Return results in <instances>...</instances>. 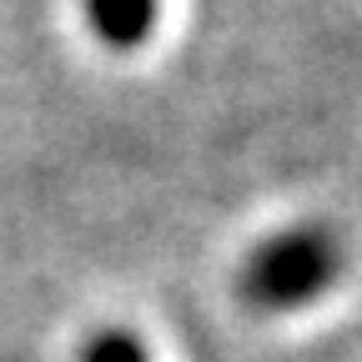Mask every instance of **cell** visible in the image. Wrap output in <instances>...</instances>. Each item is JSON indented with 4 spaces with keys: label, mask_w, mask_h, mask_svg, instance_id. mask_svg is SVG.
<instances>
[{
    "label": "cell",
    "mask_w": 362,
    "mask_h": 362,
    "mask_svg": "<svg viewBox=\"0 0 362 362\" xmlns=\"http://www.w3.org/2000/svg\"><path fill=\"white\" fill-rule=\"evenodd\" d=\"M337 267H342L337 237L322 226H297V232H282L252 252V262L242 267V292L262 312H287L327 292Z\"/></svg>",
    "instance_id": "obj_1"
},
{
    "label": "cell",
    "mask_w": 362,
    "mask_h": 362,
    "mask_svg": "<svg viewBox=\"0 0 362 362\" xmlns=\"http://www.w3.org/2000/svg\"><path fill=\"white\" fill-rule=\"evenodd\" d=\"M156 0H86V21L111 51H136L156 25Z\"/></svg>",
    "instance_id": "obj_2"
},
{
    "label": "cell",
    "mask_w": 362,
    "mask_h": 362,
    "mask_svg": "<svg viewBox=\"0 0 362 362\" xmlns=\"http://www.w3.org/2000/svg\"><path fill=\"white\" fill-rule=\"evenodd\" d=\"M81 362H146V347L136 342L131 332H101V337H90Z\"/></svg>",
    "instance_id": "obj_3"
}]
</instances>
